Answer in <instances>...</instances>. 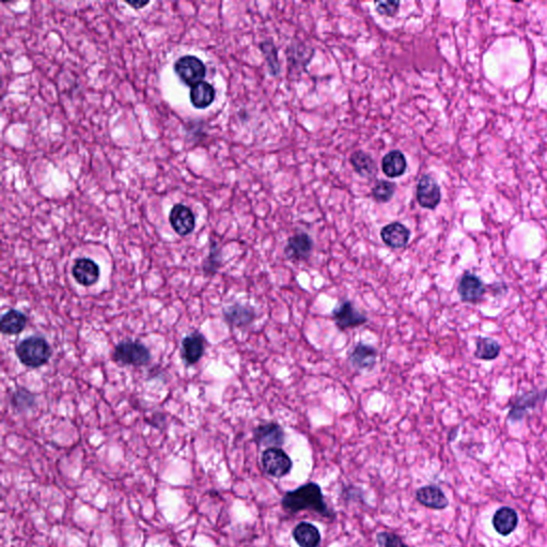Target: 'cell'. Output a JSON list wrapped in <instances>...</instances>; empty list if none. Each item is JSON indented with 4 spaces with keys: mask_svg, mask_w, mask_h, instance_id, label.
I'll list each match as a JSON object with an SVG mask.
<instances>
[{
    "mask_svg": "<svg viewBox=\"0 0 547 547\" xmlns=\"http://www.w3.org/2000/svg\"><path fill=\"white\" fill-rule=\"evenodd\" d=\"M284 511L295 514L304 510L317 512L321 517L335 519V513L325 504L324 496L320 486L317 484H305L297 490H290L281 500Z\"/></svg>",
    "mask_w": 547,
    "mask_h": 547,
    "instance_id": "6da1fadb",
    "label": "cell"
},
{
    "mask_svg": "<svg viewBox=\"0 0 547 547\" xmlns=\"http://www.w3.org/2000/svg\"><path fill=\"white\" fill-rule=\"evenodd\" d=\"M19 361L26 367L39 368L46 365L52 357V348L46 338L30 336L15 348Z\"/></svg>",
    "mask_w": 547,
    "mask_h": 547,
    "instance_id": "7a4b0ae2",
    "label": "cell"
},
{
    "mask_svg": "<svg viewBox=\"0 0 547 547\" xmlns=\"http://www.w3.org/2000/svg\"><path fill=\"white\" fill-rule=\"evenodd\" d=\"M112 358L119 365L141 367L150 363L151 354L147 346L140 342L123 341L116 346Z\"/></svg>",
    "mask_w": 547,
    "mask_h": 547,
    "instance_id": "3957f363",
    "label": "cell"
},
{
    "mask_svg": "<svg viewBox=\"0 0 547 547\" xmlns=\"http://www.w3.org/2000/svg\"><path fill=\"white\" fill-rule=\"evenodd\" d=\"M261 461L266 474L275 478L287 476L293 466L289 455L278 447L268 448L262 453Z\"/></svg>",
    "mask_w": 547,
    "mask_h": 547,
    "instance_id": "277c9868",
    "label": "cell"
},
{
    "mask_svg": "<svg viewBox=\"0 0 547 547\" xmlns=\"http://www.w3.org/2000/svg\"><path fill=\"white\" fill-rule=\"evenodd\" d=\"M175 72L185 85L194 87L201 83L206 76V69L203 62L195 56H184L175 63Z\"/></svg>",
    "mask_w": 547,
    "mask_h": 547,
    "instance_id": "5b68a950",
    "label": "cell"
},
{
    "mask_svg": "<svg viewBox=\"0 0 547 547\" xmlns=\"http://www.w3.org/2000/svg\"><path fill=\"white\" fill-rule=\"evenodd\" d=\"M418 203L424 209L434 210L441 201V190L439 183L430 175H424L416 190Z\"/></svg>",
    "mask_w": 547,
    "mask_h": 547,
    "instance_id": "8992f818",
    "label": "cell"
},
{
    "mask_svg": "<svg viewBox=\"0 0 547 547\" xmlns=\"http://www.w3.org/2000/svg\"><path fill=\"white\" fill-rule=\"evenodd\" d=\"M332 319L339 330H346L348 328L365 324L368 319L365 315L360 313L354 307L351 301H346L337 306L332 310Z\"/></svg>",
    "mask_w": 547,
    "mask_h": 547,
    "instance_id": "52a82bcc",
    "label": "cell"
},
{
    "mask_svg": "<svg viewBox=\"0 0 547 547\" xmlns=\"http://www.w3.org/2000/svg\"><path fill=\"white\" fill-rule=\"evenodd\" d=\"M169 223L173 230L181 237H186L194 231L196 219L194 213L182 203L176 204L169 214Z\"/></svg>",
    "mask_w": 547,
    "mask_h": 547,
    "instance_id": "ba28073f",
    "label": "cell"
},
{
    "mask_svg": "<svg viewBox=\"0 0 547 547\" xmlns=\"http://www.w3.org/2000/svg\"><path fill=\"white\" fill-rule=\"evenodd\" d=\"M457 292L465 303H476L486 293V286L478 276L466 272L459 280Z\"/></svg>",
    "mask_w": 547,
    "mask_h": 547,
    "instance_id": "9c48e42d",
    "label": "cell"
},
{
    "mask_svg": "<svg viewBox=\"0 0 547 547\" xmlns=\"http://www.w3.org/2000/svg\"><path fill=\"white\" fill-rule=\"evenodd\" d=\"M204 354V338L199 332H194L183 339L181 356L184 363L192 366L201 359Z\"/></svg>",
    "mask_w": 547,
    "mask_h": 547,
    "instance_id": "30bf717a",
    "label": "cell"
},
{
    "mask_svg": "<svg viewBox=\"0 0 547 547\" xmlns=\"http://www.w3.org/2000/svg\"><path fill=\"white\" fill-rule=\"evenodd\" d=\"M72 274L79 284L91 287L100 278V268L91 259H77L72 268Z\"/></svg>",
    "mask_w": 547,
    "mask_h": 547,
    "instance_id": "8fae6325",
    "label": "cell"
},
{
    "mask_svg": "<svg viewBox=\"0 0 547 547\" xmlns=\"http://www.w3.org/2000/svg\"><path fill=\"white\" fill-rule=\"evenodd\" d=\"M254 439L260 445L279 448L284 443V431L275 422L260 424L254 430Z\"/></svg>",
    "mask_w": 547,
    "mask_h": 547,
    "instance_id": "7c38bea8",
    "label": "cell"
},
{
    "mask_svg": "<svg viewBox=\"0 0 547 547\" xmlns=\"http://www.w3.org/2000/svg\"><path fill=\"white\" fill-rule=\"evenodd\" d=\"M313 242L307 233H297L290 237L284 254L291 260H306L312 251Z\"/></svg>",
    "mask_w": 547,
    "mask_h": 547,
    "instance_id": "4fadbf2b",
    "label": "cell"
},
{
    "mask_svg": "<svg viewBox=\"0 0 547 547\" xmlns=\"http://www.w3.org/2000/svg\"><path fill=\"white\" fill-rule=\"evenodd\" d=\"M383 242L391 248H403L408 244L410 231L401 223H391L381 230Z\"/></svg>",
    "mask_w": 547,
    "mask_h": 547,
    "instance_id": "5bb4252c",
    "label": "cell"
},
{
    "mask_svg": "<svg viewBox=\"0 0 547 547\" xmlns=\"http://www.w3.org/2000/svg\"><path fill=\"white\" fill-rule=\"evenodd\" d=\"M547 391H533V392L526 393L523 396L519 397V399L515 400L513 403L511 410H510L509 415H508V419L511 421H519L523 419L524 416L528 412L529 410H533L537 406L540 399L544 398Z\"/></svg>",
    "mask_w": 547,
    "mask_h": 547,
    "instance_id": "9a60e30c",
    "label": "cell"
},
{
    "mask_svg": "<svg viewBox=\"0 0 547 547\" xmlns=\"http://www.w3.org/2000/svg\"><path fill=\"white\" fill-rule=\"evenodd\" d=\"M416 498L424 507L434 510H443L448 507L449 501L441 488L435 486H426L416 492Z\"/></svg>",
    "mask_w": 547,
    "mask_h": 547,
    "instance_id": "2e32d148",
    "label": "cell"
},
{
    "mask_svg": "<svg viewBox=\"0 0 547 547\" xmlns=\"http://www.w3.org/2000/svg\"><path fill=\"white\" fill-rule=\"evenodd\" d=\"M377 351L373 346L358 344L350 354V363L358 370L371 369L377 361Z\"/></svg>",
    "mask_w": 547,
    "mask_h": 547,
    "instance_id": "e0dca14e",
    "label": "cell"
},
{
    "mask_svg": "<svg viewBox=\"0 0 547 547\" xmlns=\"http://www.w3.org/2000/svg\"><path fill=\"white\" fill-rule=\"evenodd\" d=\"M408 169V161L402 152L393 150L385 155L381 161V170L388 178L402 177Z\"/></svg>",
    "mask_w": 547,
    "mask_h": 547,
    "instance_id": "ac0fdd59",
    "label": "cell"
},
{
    "mask_svg": "<svg viewBox=\"0 0 547 547\" xmlns=\"http://www.w3.org/2000/svg\"><path fill=\"white\" fill-rule=\"evenodd\" d=\"M293 539L299 547H318L321 543L320 531L312 524L301 521L294 528Z\"/></svg>",
    "mask_w": 547,
    "mask_h": 547,
    "instance_id": "d6986e66",
    "label": "cell"
},
{
    "mask_svg": "<svg viewBox=\"0 0 547 547\" xmlns=\"http://www.w3.org/2000/svg\"><path fill=\"white\" fill-rule=\"evenodd\" d=\"M519 524L517 512L509 507L500 508L493 517V526L499 535H509Z\"/></svg>",
    "mask_w": 547,
    "mask_h": 547,
    "instance_id": "ffe728a7",
    "label": "cell"
},
{
    "mask_svg": "<svg viewBox=\"0 0 547 547\" xmlns=\"http://www.w3.org/2000/svg\"><path fill=\"white\" fill-rule=\"evenodd\" d=\"M190 102L198 109L208 108L215 100V89L206 81L197 83L190 89Z\"/></svg>",
    "mask_w": 547,
    "mask_h": 547,
    "instance_id": "44dd1931",
    "label": "cell"
},
{
    "mask_svg": "<svg viewBox=\"0 0 547 547\" xmlns=\"http://www.w3.org/2000/svg\"><path fill=\"white\" fill-rule=\"evenodd\" d=\"M26 315L21 311L11 309L1 317L0 330L5 335H17L24 330L27 325Z\"/></svg>",
    "mask_w": 547,
    "mask_h": 547,
    "instance_id": "7402d4cb",
    "label": "cell"
},
{
    "mask_svg": "<svg viewBox=\"0 0 547 547\" xmlns=\"http://www.w3.org/2000/svg\"><path fill=\"white\" fill-rule=\"evenodd\" d=\"M223 318H225L226 322L232 326H247L254 321L255 312L252 309L248 308L246 306H229L223 310Z\"/></svg>",
    "mask_w": 547,
    "mask_h": 547,
    "instance_id": "603a6c76",
    "label": "cell"
},
{
    "mask_svg": "<svg viewBox=\"0 0 547 547\" xmlns=\"http://www.w3.org/2000/svg\"><path fill=\"white\" fill-rule=\"evenodd\" d=\"M352 166L356 173L366 179L375 178L377 172V163L375 159L364 151L354 152L351 155Z\"/></svg>",
    "mask_w": 547,
    "mask_h": 547,
    "instance_id": "cb8c5ba5",
    "label": "cell"
},
{
    "mask_svg": "<svg viewBox=\"0 0 547 547\" xmlns=\"http://www.w3.org/2000/svg\"><path fill=\"white\" fill-rule=\"evenodd\" d=\"M500 353V346L492 338H479L477 340V348L475 355L481 360H494Z\"/></svg>",
    "mask_w": 547,
    "mask_h": 547,
    "instance_id": "d4e9b609",
    "label": "cell"
},
{
    "mask_svg": "<svg viewBox=\"0 0 547 547\" xmlns=\"http://www.w3.org/2000/svg\"><path fill=\"white\" fill-rule=\"evenodd\" d=\"M396 192V185L389 181H379L372 188V196L381 203H386L390 201L393 195Z\"/></svg>",
    "mask_w": 547,
    "mask_h": 547,
    "instance_id": "484cf974",
    "label": "cell"
},
{
    "mask_svg": "<svg viewBox=\"0 0 547 547\" xmlns=\"http://www.w3.org/2000/svg\"><path fill=\"white\" fill-rule=\"evenodd\" d=\"M261 50L266 56V62L272 75L277 76L280 73V64L278 61L277 50L272 42L261 43Z\"/></svg>",
    "mask_w": 547,
    "mask_h": 547,
    "instance_id": "4316f807",
    "label": "cell"
},
{
    "mask_svg": "<svg viewBox=\"0 0 547 547\" xmlns=\"http://www.w3.org/2000/svg\"><path fill=\"white\" fill-rule=\"evenodd\" d=\"M377 540L379 547H410L403 542L399 535L392 533H387V531L377 533Z\"/></svg>",
    "mask_w": 547,
    "mask_h": 547,
    "instance_id": "83f0119b",
    "label": "cell"
},
{
    "mask_svg": "<svg viewBox=\"0 0 547 547\" xmlns=\"http://www.w3.org/2000/svg\"><path fill=\"white\" fill-rule=\"evenodd\" d=\"M400 3L399 1H379L375 3L377 12L385 17H395L399 11Z\"/></svg>",
    "mask_w": 547,
    "mask_h": 547,
    "instance_id": "f1b7e54d",
    "label": "cell"
},
{
    "mask_svg": "<svg viewBox=\"0 0 547 547\" xmlns=\"http://www.w3.org/2000/svg\"><path fill=\"white\" fill-rule=\"evenodd\" d=\"M148 3H128V5L132 6V7H134V8H137V9H140V8L145 7V6H147Z\"/></svg>",
    "mask_w": 547,
    "mask_h": 547,
    "instance_id": "f546056e",
    "label": "cell"
}]
</instances>
